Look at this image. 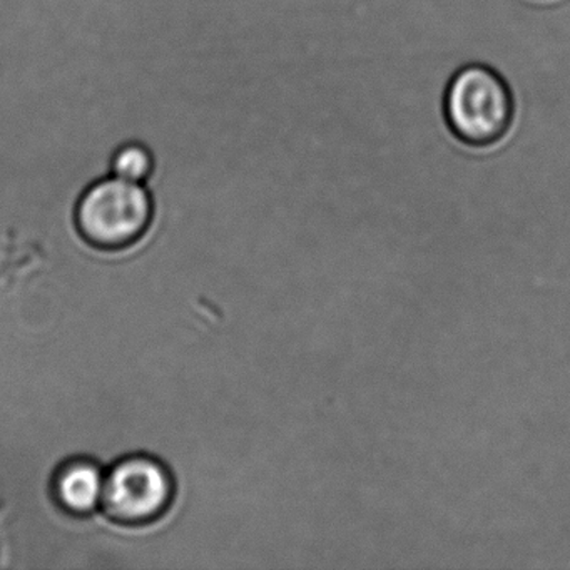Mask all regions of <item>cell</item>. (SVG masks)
I'll list each match as a JSON object with an SVG mask.
<instances>
[{"label": "cell", "instance_id": "1", "mask_svg": "<svg viewBox=\"0 0 570 570\" xmlns=\"http://www.w3.org/2000/svg\"><path fill=\"white\" fill-rule=\"evenodd\" d=\"M445 116L453 135L465 145H497L512 128V92L492 69L469 66L456 72L446 89Z\"/></svg>", "mask_w": 570, "mask_h": 570}, {"label": "cell", "instance_id": "2", "mask_svg": "<svg viewBox=\"0 0 570 570\" xmlns=\"http://www.w3.org/2000/svg\"><path fill=\"white\" fill-rule=\"evenodd\" d=\"M153 219V198L141 183L111 176L86 189L76 223L96 248L121 249L138 242Z\"/></svg>", "mask_w": 570, "mask_h": 570}, {"label": "cell", "instance_id": "3", "mask_svg": "<svg viewBox=\"0 0 570 570\" xmlns=\"http://www.w3.org/2000/svg\"><path fill=\"white\" fill-rule=\"evenodd\" d=\"M175 482L151 456H128L116 463L105 480L102 509L115 522L142 525L159 519L171 505Z\"/></svg>", "mask_w": 570, "mask_h": 570}, {"label": "cell", "instance_id": "4", "mask_svg": "<svg viewBox=\"0 0 570 570\" xmlns=\"http://www.w3.org/2000/svg\"><path fill=\"white\" fill-rule=\"evenodd\" d=\"M106 475L91 460L79 459L65 463L55 476L56 500L75 515L95 512L102 502Z\"/></svg>", "mask_w": 570, "mask_h": 570}, {"label": "cell", "instance_id": "5", "mask_svg": "<svg viewBox=\"0 0 570 570\" xmlns=\"http://www.w3.org/2000/svg\"><path fill=\"white\" fill-rule=\"evenodd\" d=\"M155 158L141 142H128L115 153L111 159L112 176L126 181L145 183L153 175Z\"/></svg>", "mask_w": 570, "mask_h": 570}]
</instances>
